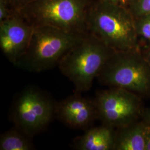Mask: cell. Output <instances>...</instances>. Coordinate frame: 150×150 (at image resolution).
<instances>
[{"label":"cell","mask_w":150,"mask_h":150,"mask_svg":"<svg viewBox=\"0 0 150 150\" xmlns=\"http://www.w3.org/2000/svg\"><path fill=\"white\" fill-rule=\"evenodd\" d=\"M134 24L139 47L150 45V13L134 17Z\"/></svg>","instance_id":"13"},{"label":"cell","mask_w":150,"mask_h":150,"mask_svg":"<svg viewBox=\"0 0 150 150\" xmlns=\"http://www.w3.org/2000/svg\"><path fill=\"white\" fill-rule=\"evenodd\" d=\"M86 34L67 32L50 26L34 27L27 51L15 66L30 72L52 69Z\"/></svg>","instance_id":"3"},{"label":"cell","mask_w":150,"mask_h":150,"mask_svg":"<svg viewBox=\"0 0 150 150\" xmlns=\"http://www.w3.org/2000/svg\"><path fill=\"white\" fill-rule=\"evenodd\" d=\"M146 133H145L146 150H150V123L147 121H146Z\"/></svg>","instance_id":"18"},{"label":"cell","mask_w":150,"mask_h":150,"mask_svg":"<svg viewBox=\"0 0 150 150\" xmlns=\"http://www.w3.org/2000/svg\"><path fill=\"white\" fill-rule=\"evenodd\" d=\"M142 118H143L146 121L150 123V108H144Z\"/></svg>","instance_id":"19"},{"label":"cell","mask_w":150,"mask_h":150,"mask_svg":"<svg viewBox=\"0 0 150 150\" xmlns=\"http://www.w3.org/2000/svg\"><path fill=\"white\" fill-rule=\"evenodd\" d=\"M139 50L144 59L150 65V45L141 47Z\"/></svg>","instance_id":"17"},{"label":"cell","mask_w":150,"mask_h":150,"mask_svg":"<svg viewBox=\"0 0 150 150\" xmlns=\"http://www.w3.org/2000/svg\"><path fill=\"white\" fill-rule=\"evenodd\" d=\"M93 0H35L18 11L33 27L50 26L87 33L86 19Z\"/></svg>","instance_id":"4"},{"label":"cell","mask_w":150,"mask_h":150,"mask_svg":"<svg viewBox=\"0 0 150 150\" xmlns=\"http://www.w3.org/2000/svg\"><path fill=\"white\" fill-rule=\"evenodd\" d=\"M110 1H115V2H118L120 4L125 5H126V4L127 3V1H128V0H110Z\"/></svg>","instance_id":"20"},{"label":"cell","mask_w":150,"mask_h":150,"mask_svg":"<svg viewBox=\"0 0 150 150\" xmlns=\"http://www.w3.org/2000/svg\"><path fill=\"white\" fill-rule=\"evenodd\" d=\"M30 137L15 127L1 135V150H31L34 146Z\"/></svg>","instance_id":"12"},{"label":"cell","mask_w":150,"mask_h":150,"mask_svg":"<svg viewBox=\"0 0 150 150\" xmlns=\"http://www.w3.org/2000/svg\"><path fill=\"white\" fill-rule=\"evenodd\" d=\"M86 26L88 33L116 52L139 49L134 17L126 5L110 0H93Z\"/></svg>","instance_id":"1"},{"label":"cell","mask_w":150,"mask_h":150,"mask_svg":"<svg viewBox=\"0 0 150 150\" xmlns=\"http://www.w3.org/2000/svg\"><path fill=\"white\" fill-rule=\"evenodd\" d=\"M56 103L45 92L28 87L16 96L10 118L15 127L30 137L41 132L51 122Z\"/></svg>","instance_id":"6"},{"label":"cell","mask_w":150,"mask_h":150,"mask_svg":"<svg viewBox=\"0 0 150 150\" xmlns=\"http://www.w3.org/2000/svg\"><path fill=\"white\" fill-rule=\"evenodd\" d=\"M109 87H118L150 100V65L140 50L115 52L97 76Z\"/></svg>","instance_id":"5"},{"label":"cell","mask_w":150,"mask_h":150,"mask_svg":"<svg viewBox=\"0 0 150 150\" xmlns=\"http://www.w3.org/2000/svg\"><path fill=\"white\" fill-rule=\"evenodd\" d=\"M93 100L97 120L115 129L141 119L145 108L141 97L118 87L97 92Z\"/></svg>","instance_id":"7"},{"label":"cell","mask_w":150,"mask_h":150,"mask_svg":"<svg viewBox=\"0 0 150 150\" xmlns=\"http://www.w3.org/2000/svg\"><path fill=\"white\" fill-rule=\"evenodd\" d=\"M116 129L102 124L86 129L73 139L71 146L77 150H115Z\"/></svg>","instance_id":"10"},{"label":"cell","mask_w":150,"mask_h":150,"mask_svg":"<svg viewBox=\"0 0 150 150\" xmlns=\"http://www.w3.org/2000/svg\"><path fill=\"white\" fill-rule=\"evenodd\" d=\"M115 51L90 33L70 50L58 64L73 83L75 92L89 91L108 59Z\"/></svg>","instance_id":"2"},{"label":"cell","mask_w":150,"mask_h":150,"mask_svg":"<svg viewBox=\"0 0 150 150\" xmlns=\"http://www.w3.org/2000/svg\"><path fill=\"white\" fill-rule=\"evenodd\" d=\"M11 10L18 12L35 0H5Z\"/></svg>","instance_id":"15"},{"label":"cell","mask_w":150,"mask_h":150,"mask_svg":"<svg viewBox=\"0 0 150 150\" xmlns=\"http://www.w3.org/2000/svg\"><path fill=\"white\" fill-rule=\"evenodd\" d=\"M146 126L141 118L116 129L115 150H146Z\"/></svg>","instance_id":"11"},{"label":"cell","mask_w":150,"mask_h":150,"mask_svg":"<svg viewBox=\"0 0 150 150\" xmlns=\"http://www.w3.org/2000/svg\"><path fill=\"white\" fill-rule=\"evenodd\" d=\"M126 6L134 17L150 13V0H128Z\"/></svg>","instance_id":"14"},{"label":"cell","mask_w":150,"mask_h":150,"mask_svg":"<svg viewBox=\"0 0 150 150\" xmlns=\"http://www.w3.org/2000/svg\"><path fill=\"white\" fill-rule=\"evenodd\" d=\"M16 12L11 10L5 0H0V22L10 18Z\"/></svg>","instance_id":"16"},{"label":"cell","mask_w":150,"mask_h":150,"mask_svg":"<svg viewBox=\"0 0 150 150\" xmlns=\"http://www.w3.org/2000/svg\"><path fill=\"white\" fill-rule=\"evenodd\" d=\"M55 114L61 122L73 129H87L97 120L94 100L77 92L56 103Z\"/></svg>","instance_id":"9"},{"label":"cell","mask_w":150,"mask_h":150,"mask_svg":"<svg viewBox=\"0 0 150 150\" xmlns=\"http://www.w3.org/2000/svg\"><path fill=\"white\" fill-rule=\"evenodd\" d=\"M33 29L18 12L0 22V47L6 57L15 66L27 51Z\"/></svg>","instance_id":"8"}]
</instances>
